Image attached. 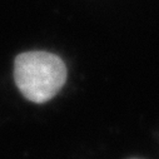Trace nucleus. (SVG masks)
<instances>
[{
  "mask_svg": "<svg viewBox=\"0 0 159 159\" xmlns=\"http://www.w3.org/2000/svg\"><path fill=\"white\" fill-rule=\"evenodd\" d=\"M66 74L63 59L44 50L21 53L14 61V80L19 92L36 104L53 99L64 87Z\"/></svg>",
  "mask_w": 159,
  "mask_h": 159,
  "instance_id": "nucleus-1",
  "label": "nucleus"
}]
</instances>
